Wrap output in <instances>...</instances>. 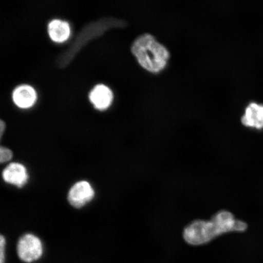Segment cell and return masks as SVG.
<instances>
[{
    "instance_id": "12",
    "label": "cell",
    "mask_w": 263,
    "mask_h": 263,
    "mask_svg": "<svg viewBox=\"0 0 263 263\" xmlns=\"http://www.w3.org/2000/svg\"><path fill=\"white\" fill-rule=\"evenodd\" d=\"M5 128V123L3 120H1V121H0V134H1V138L3 137V133H4Z\"/></svg>"
},
{
    "instance_id": "10",
    "label": "cell",
    "mask_w": 263,
    "mask_h": 263,
    "mask_svg": "<svg viewBox=\"0 0 263 263\" xmlns=\"http://www.w3.org/2000/svg\"><path fill=\"white\" fill-rule=\"evenodd\" d=\"M12 158L13 153L11 149L3 146L0 147V162L2 163L9 162Z\"/></svg>"
},
{
    "instance_id": "4",
    "label": "cell",
    "mask_w": 263,
    "mask_h": 263,
    "mask_svg": "<svg viewBox=\"0 0 263 263\" xmlns=\"http://www.w3.org/2000/svg\"><path fill=\"white\" fill-rule=\"evenodd\" d=\"M95 196L91 183L87 180H80L72 185L68 193V201L75 209H81L88 204Z\"/></svg>"
},
{
    "instance_id": "1",
    "label": "cell",
    "mask_w": 263,
    "mask_h": 263,
    "mask_svg": "<svg viewBox=\"0 0 263 263\" xmlns=\"http://www.w3.org/2000/svg\"><path fill=\"white\" fill-rule=\"evenodd\" d=\"M248 226L235 219L233 214L221 211L215 214L210 221L197 220L184 230L183 238L188 244L200 246L207 244L224 233L245 232Z\"/></svg>"
},
{
    "instance_id": "11",
    "label": "cell",
    "mask_w": 263,
    "mask_h": 263,
    "mask_svg": "<svg viewBox=\"0 0 263 263\" xmlns=\"http://www.w3.org/2000/svg\"><path fill=\"white\" fill-rule=\"evenodd\" d=\"M6 239L4 235L0 236V263H6Z\"/></svg>"
},
{
    "instance_id": "7",
    "label": "cell",
    "mask_w": 263,
    "mask_h": 263,
    "mask_svg": "<svg viewBox=\"0 0 263 263\" xmlns=\"http://www.w3.org/2000/svg\"><path fill=\"white\" fill-rule=\"evenodd\" d=\"M89 97L95 108L104 110L110 106L113 100V93L106 85L99 84L91 90Z\"/></svg>"
},
{
    "instance_id": "2",
    "label": "cell",
    "mask_w": 263,
    "mask_h": 263,
    "mask_svg": "<svg viewBox=\"0 0 263 263\" xmlns=\"http://www.w3.org/2000/svg\"><path fill=\"white\" fill-rule=\"evenodd\" d=\"M131 51L139 64L152 73L163 70L170 58L166 48L149 34L138 37L132 45Z\"/></svg>"
},
{
    "instance_id": "6",
    "label": "cell",
    "mask_w": 263,
    "mask_h": 263,
    "mask_svg": "<svg viewBox=\"0 0 263 263\" xmlns=\"http://www.w3.org/2000/svg\"><path fill=\"white\" fill-rule=\"evenodd\" d=\"M241 122L247 127L263 129V105L256 103L249 104L242 117Z\"/></svg>"
},
{
    "instance_id": "9",
    "label": "cell",
    "mask_w": 263,
    "mask_h": 263,
    "mask_svg": "<svg viewBox=\"0 0 263 263\" xmlns=\"http://www.w3.org/2000/svg\"><path fill=\"white\" fill-rule=\"evenodd\" d=\"M48 33L52 41L63 42L70 36V26L67 22L53 20L48 25Z\"/></svg>"
},
{
    "instance_id": "5",
    "label": "cell",
    "mask_w": 263,
    "mask_h": 263,
    "mask_svg": "<svg viewBox=\"0 0 263 263\" xmlns=\"http://www.w3.org/2000/svg\"><path fill=\"white\" fill-rule=\"evenodd\" d=\"M3 180L9 185L18 189L24 187L28 182L29 176L24 164L13 162L8 164L2 172Z\"/></svg>"
},
{
    "instance_id": "3",
    "label": "cell",
    "mask_w": 263,
    "mask_h": 263,
    "mask_svg": "<svg viewBox=\"0 0 263 263\" xmlns=\"http://www.w3.org/2000/svg\"><path fill=\"white\" fill-rule=\"evenodd\" d=\"M16 252L20 260L24 263H33L39 261L44 255V245L37 236L26 233L18 239Z\"/></svg>"
},
{
    "instance_id": "8",
    "label": "cell",
    "mask_w": 263,
    "mask_h": 263,
    "mask_svg": "<svg viewBox=\"0 0 263 263\" xmlns=\"http://www.w3.org/2000/svg\"><path fill=\"white\" fill-rule=\"evenodd\" d=\"M13 100L21 108H28L34 104L37 95L34 88L28 85H22L15 88L12 95Z\"/></svg>"
}]
</instances>
